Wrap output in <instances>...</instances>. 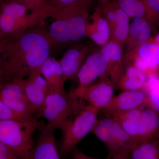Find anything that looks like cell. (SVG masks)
<instances>
[{
	"mask_svg": "<svg viewBox=\"0 0 159 159\" xmlns=\"http://www.w3.org/2000/svg\"><path fill=\"white\" fill-rule=\"evenodd\" d=\"M94 49L93 44H78L67 50L59 61L65 81L77 78L85 59Z\"/></svg>",
	"mask_w": 159,
	"mask_h": 159,
	"instance_id": "30bf717a",
	"label": "cell"
},
{
	"mask_svg": "<svg viewBox=\"0 0 159 159\" xmlns=\"http://www.w3.org/2000/svg\"><path fill=\"white\" fill-rule=\"evenodd\" d=\"M91 132L106 146L111 158L120 151L129 149L132 143L129 135L109 116L97 119Z\"/></svg>",
	"mask_w": 159,
	"mask_h": 159,
	"instance_id": "8992f818",
	"label": "cell"
},
{
	"mask_svg": "<svg viewBox=\"0 0 159 159\" xmlns=\"http://www.w3.org/2000/svg\"><path fill=\"white\" fill-rule=\"evenodd\" d=\"M100 109L87 105L62 133L60 145L63 157L67 156L84 138L91 132Z\"/></svg>",
	"mask_w": 159,
	"mask_h": 159,
	"instance_id": "5b68a950",
	"label": "cell"
},
{
	"mask_svg": "<svg viewBox=\"0 0 159 159\" xmlns=\"http://www.w3.org/2000/svg\"><path fill=\"white\" fill-rule=\"evenodd\" d=\"M130 154L131 159H159V140L135 145Z\"/></svg>",
	"mask_w": 159,
	"mask_h": 159,
	"instance_id": "cb8c5ba5",
	"label": "cell"
},
{
	"mask_svg": "<svg viewBox=\"0 0 159 159\" xmlns=\"http://www.w3.org/2000/svg\"><path fill=\"white\" fill-rule=\"evenodd\" d=\"M93 0H78L57 11L47 30L54 45L77 42L85 36L89 9Z\"/></svg>",
	"mask_w": 159,
	"mask_h": 159,
	"instance_id": "7a4b0ae2",
	"label": "cell"
},
{
	"mask_svg": "<svg viewBox=\"0 0 159 159\" xmlns=\"http://www.w3.org/2000/svg\"><path fill=\"white\" fill-rule=\"evenodd\" d=\"M107 67L104 56L100 51L93 49L88 55L77 74V89L85 88L92 84L98 77H107Z\"/></svg>",
	"mask_w": 159,
	"mask_h": 159,
	"instance_id": "9c48e42d",
	"label": "cell"
},
{
	"mask_svg": "<svg viewBox=\"0 0 159 159\" xmlns=\"http://www.w3.org/2000/svg\"><path fill=\"white\" fill-rule=\"evenodd\" d=\"M115 1L129 18L144 19L152 25H159V20L149 9L145 0Z\"/></svg>",
	"mask_w": 159,
	"mask_h": 159,
	"instance_id": "d6986e66",
	"label": "cell"
},
{
	"mask_svg": "<svg viewBox=\"0 0 159 159\" xmlns=\"http://www.w3.org/2000/svg\"><path fill=\"white\" fill-rule=\"evenodd\" d=\"M152 25V24L149 21L144 19H133L130 23L128 36L124 48V54H128L153 39Z\"/></svg>",
	"mask_w": 159,
	"mask_h": 159,
	"instance_id": "5bb4252c",
	"label": "cell"
},
{
	"mask_svg": "<svg viewBox=\"0 0 159 159\" xmlns=\"http://www.w3.org/2000/svg\"><path fill=\"white\" fill-rule=\"evenodd\" d=\"M3 81L2 61L0 55V84Z\"/></svg>",
	"mask_w": 159,
	"mask_h": 159,
	"instance_id": "d6a6232c",
	"label": "cell"
},
{
	"mask_svg": "<svg viewBox=\"0 0 159 159\" xmlns=\"http://www.w3.org/2000/svg\"></svg>",
	"mask_w": 159,
	"mask_h": 159,
	"instance_id": "8d00e7d4",
	"label": "cell"
},
{
	"mask_svg": "<svg viewBox=\"0 0 159 159\" xmlns=\"http://www.w3.org/2000/svg\"><path fill=\"white\" fill-rule=\"evenodd\" d=\"M111 159H131L130 152L127 151H120L114 154Z\"/></svg>",
	"mask_w": 159,
	"mask_h": 159,
	"instance_id": "1f68e13d",
	"label": "cell"
},
{
	"mask_svg": "<svg viewBox=\"0 0 159 159\" xmlns=\"http://www.w3.org/2000/svg\"><path fill=\"white\" fill-rule=\"evenodd\" d=\"M85 36L90 39L97 45L101 47L105 45L110 40V29L100 6L95 9L87 21Z\"/></svg>",
	"mask_w": 159,
	"mask_h": 159,
	"instance_id": "9a60e30c",
	"label": "cell"
},
{
	"mask_svg": "<svg viewBox=\"0 0 159 159\" xmlns=\"http://www.w3.org/2000/svg\"><path fill=\"white\" fill-rule=\"evenodd\" d=\"M40 73L50 88L64 89L66 81L59 61L54 57H48L41 67Z\"/></svg>",
	"mask_w": 159,
	"mask_h": 159,
	"instance_id": "ffe728a7",
	"label": "cell"
},
{
	"mask_svg": "<svg viewBox=\"0 0 159 159\" xmlns=\"http://www.w3.org/2000/svg\"><path fill=\"white\" fill-rule=\"evenodd\" d=\"M114 88L107 77L101 79L99 82L91 84L85 88L73 90L77 96L87 102V105L102 109L114 97Z\"/></svg>",
	"mask_w": 159,
	"mask_h": 159,
	"instance_id": "52a82bcc",
	"label": "cell"
},
{
	"mask_svg": "<svg viewBox=\"0 0 159 159\" xmlns=\"http://www.w3.org/2000/svg\"><path fill=\"white\" fill-rule=\"evenodd\" d=\"M148 102V94L142 89L124 91L114 97L108 105L102 110L106 114L110 116L117 113L147 106Z\"/></svg>",
	"mask_w": 159,
	"mask_h": 159,
	"instance_id": "8fae6325",
	"label": "cell"
},
{
	"mask_svg": "<svg viewBox=\"0 0 159 159\" xmlns=\"http://www.w3.org/2000/svg\"><path fill=\"white\" fill-rule=\"evenodd\" d=\"M22 4L32 13H42L49 17H55L57 11L49 4V0H12Z\"/></svg>",
	"mask_w": 159,
	"mask_h": 159,
	"instance_id": "d4e9b609",
	"label": "cell"
},
{
	"mask_svg": "<svg viewBox=\"0 0 159 159\" xmlns=\"http://www.w3.org/2000/svg\"><path fill=\"white\" fill-rule=\"evenodd\" d=\"M146 82L145 74L132 64H129L124 69L116 88L123 91L142 90Z\"/></svg>",
	"mask_w": 159,
	"mask_h": 159,
	"instance_id": "44dd1931",
	"label": "cell"
},
{
	"mask_svg": "<svg viewBox=\"0 0 159 159\" xmlns=\"http://www.w3.org/2000/svg\"><path fill=\"white\" fill-rule=\"evenodd\" d=\"M135 59L141 60L157 70L159 67V44L152 39L140 46L131 52L123 55V63L128 64Z\"/></svg>",
	"mask_w": 159,
	"mask_h": 159,
	"instance_id": "ac0fdd59",
	"label": "cell"
},
{
	"mask_svg": "<svg viewBox=\"0 0 159 159\" xmlns=\"http://www.w3.org/2000/svg\"><path fill=\"white\" fill-rule=\"evenodd\" d=\"M27 7L16 2L11 1L2 6L0 13V31L3 36L11 35L14 31L16 21L26 15Z\"/></svg>",
	"mask_w": 159,
	"mask_h": 159,
	"instance_id": "e0dca14e",
	"label": "cell"
},
{
	"mask_svg": "<svg viewBox=\"0 0 159 159\" xmlns=\"http://www.w3.org/2000/svg\"><path fill=\"white\" fill-rule=\"evenodd\" d=\"M85 102L73 90L67 93L65 89L49 87L45 101L39 113L47 120V124L62 132L87 105Z\"/></svg>",
	"mask_w": 159,
	"mask_h": 159,
	"instance_id": "3957f363",
	"label": "cell"
},
{
	"mask_svg": "<svg viewBox=\"0 0 159 159\" xmlns=\"http://www.w3.org/2000/svg\"><path fill=\"white\" fill-rule=\"evenodd\" d=\"M39 124L36 119L30 121L0 119V143L27 159L35 145L33 136Z\"/></svg>",
	"mask_w": 159,
	"mask_h": 159,
	"instance_id": "277c9868",
	"label": "cell"
},
{
	"mask_svg": "<svg viewBox=\"0 0 159 159\" xmlns=\"http://www.w3.org/2000/svg\"><path fill=\"white\" fill-rule=\"evenodd\" d=\"M38 139L27 159H61L56 145V129L48 124L39 122Z\"/></svg>",
	"mask_w": 159,
	"mask_h": 159,
	"instance_id": "ba28073f",
	"label": "cell"
},
{
	"mask_svg": "<svg viewBox=\"0 0 159 159\" xmlns=\"http://www.w3.org/2000/svg\"><path fill=\"white\" fill-rule=\"evenodd\" d=\"M159 135V114L149 107L142 110L134 145L154 141Z\"/></svg>",
	"mask_w": 159,
	"mask_h": 159,
	"instance_id": "2e32d148",
	"label": "cell"
},
{
	"mask_svg": "<svg viewBox=\"0 0 159 159\" xmlns=\"http://www.w3.org/2000/svg\"><path fill=\"white\" fill-rule=\"evenodd\" d=\"M54 45L47 30L38 25L3 36L0 39L2 84L25 79L40 71L43 63L50 57Z\"/></svg>",
	"mask_w": 159,
	"mask_h": 159,
	"instance_id": "6da1fadb",
	"label": "cell"
},
{
	"mask_svg": "<svg viewBox=\"0 0 159 159\" xmlns=\"http://www.w3.org/2000/svg\"><path fill=\"white\" fill-rule=\"evenodd\" d=\"M110 0H99V4H100V6H102L104 4H106L107 2H108Z\"/></svg>",
	"mask_w": 159,
	"mask_h": 159,
	"instance_id": "836d02e7",
	"label": "cell"
},
{
	"mask_svg": "<svg viewBox=\"0 0 159 159\" xmlns=\"http://www.w3.org/2000/svg\"><path fill=\"white\" fill-rule=\"evenodd\" d=\"M0 159H24L8 146L0 143Z\"/></svg>",
	"mask_w": 159,
	"mask_h": 159,
	"instance_id": "83f0119b",
	"label": "cell"
},
{
	"mask_svg": "<svg viewBox=\"0 0 159 159\" xmlns=\"http://www.w3.org/2000/svg\"><path fill=\"white\" fill-rule=\"evenodd\" d=\"M142 110L141 108H138L117 113L109 116L118 122L123 129L129 135L133 141L134 145L138 133Z\"/></svg>",
	"mask_w": 159,
	"mask_h": 159,
	"instance_id": "7402d4cb",
	"label": "cell"
},
{
	"mask_svg": "<svg viewBox=\"0 0 159 159\" xmlns=\"http://www.w3.org/2000/svg\"><path fill=\"white\" fill-rule=\"evenodd\" d=\"M153 41L159 44V33L158 34H157L154 39H153Z\"/></svg>",
	"mask_w": 159,
	"mask_h": 159,
	"instance_id": "e575fe53",
	"label": "cell"
},
{
	"mask_svg": "<svg viewBox=\"0 0 159 159\" xmlns=\"http://www.w3.org/2000/svg\"><path fill=\"white\" fill-rule=\"evenodd\" d=\"M3 36H3L2 34V32H1V31H0V39L2 38Z\"/></svg>",
	"mask_w": 159,
	"mask_h": 159,
	"instance_id": "d590c367",
	"label": "cell"
},
{
	"mask_svg": "<svg viewBox=\"0 0 159 159\" xmlns=\"http://www.w3.org/2000/svg\"><path fill=\"white\" fill-rule=\"evenodd\" d=\"M149 9L159 21V0H145Z\"/></svg>",
	"mask_w": 159,
	"mask_h": 159,
	"instance_id": "4dcf8cb0",
	"label": "cell"
},
{
	"mask_svg": "<svg viewBox=\"0 0 159 159\" xmlns=\"http://www.w3.org/2000/svg\"><path fill=\"white\" fill-rule=\"evenodd\" d=\"M23 85L26 98L29 104L36 112L40 111L45 101L49 86L40 71L34 72L23 79Z\"/></svg>",
	"mask_w": 159,
	"mask_h": 159,
	"instance_id": "7c38bea8",
	"label": "cell"
},
{
	"mask_svg": "<svg viewBox=\"0 0 159 159\" xmlns=\"http://www.w3.org/2000/svg\"><path fill=\"white\" fill-rule=\"evenodd\" d=\"M113 1L117 20L113 28L111 30L110 40L118 43L124 49L130 26V18L119 7L116 1Z\"/></svg>",
	"mask_w": 159,
	"mask_h": 159,
	"instance_id": "603a6c76",
	"label": "cell"
},
{
	"mask_svg": "<svg viewBox=\"0 0 159 159\" xmlns=\"http://www.w3.org/2000/svg\"><path fill=\"white\" fill-rule=\"evenodd\" d=\"M72 152V159H111V158L109 156L103 159L92 157L87 155L77 147H75Z\"/></svg>",
	"mask_w": 159,
	"mask_h": 159,
	"instance_id": "f546056e",
	"label": "cell"
},
{
	"mask_svg": "<svg viewBox=\"0 0 159 159\" xmlns=\"http://www.w3.org/2000/svg\"><path fill=\"white\" fill-rule=\"evenodd\" d=\"M78 0H49V4L54 11H57L66 8Z\"/></svg>",
	"mask_w": 159,
	"mask_h": 159,
	"instance_id": "f1b7e54d",
	"label": "cell"
},
{
	"mask_svg": "<svg viewBox=\"0 0 159 159\" xmlns=\"http://www.w3.org/2000/svg\"><path fill=\"white\" fill-rule=\"evenodd\" d=\"M100 7L102 9L103 16L108 23L111 30L113 28L117 20V15L113 0H110Z\"/></svg>",
	"mask_w": 159,
	"mask_h": 159,
	"instance_id": "4316f807",
	"label": "cell"
},
{
	"mask_svg": "<svg viewBox=\"0 0 159 159\" xmlns=\"http://www.w3.org/2000/svg\"><path fill=\"white\" fill-rule=\"evenodd\" d=\"M34 119H35L34 117L28 116L14 111L6 105L0 98V119L30 121Z\"/></svg>",
	"mask_w": 159,
	"mask_h": 159,
	"instance_id": "484cf974",
	"label": "cell"
},
{
	"mask_svg": "<svg viewBox=\"0 0 159 159\" xmlns=\"http://www.w3.org/2000/svg\"><path fill=\"white\" fill-rule=\"evenodd\" d=\"M100 52L104 56L107 67V76L115 88L124 71L123 48L118 43L110 40L102 46Z\"/></svg>",
	"mask_w": 159,
	"mask_h": 159,
	"instance_id": "4fadbf2b",
	"label": "cell"
}]
</instances>
